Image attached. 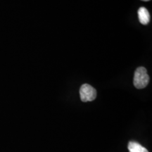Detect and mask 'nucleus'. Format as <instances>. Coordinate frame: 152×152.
Returning <instances> with one entry per match:
<instances>
[{
  "instance_id": "nucleus-1",
  "label": "nucleus",
  "mask_w": 152,
  "mask_h": 152,
  "mask_svg": "<svg viewBox=\"0 0 152 152\" xmlns=\"http://www.w3.org/2000/svg\"><path fill=\"white\" fill-rule=\"evenodd\" d=\"M149 82V76L144 67H139L136 69L134 75L133 84L137 89H143L147 86Z\"/></svg>"
},
{
  "instance_id": "nucleus-2",
  "label": "nucleus",
  "mask_w": 152,
  "mask_h": 152,
  "mask_svg": "<svg viewBox=\"0 0 152 152\" xmlns=\"http://www.w3.org/2000/svg\"><path fill=\"white\" fill-rule=\"evenodd\" d=\"M80 96L82 102H92L96 97V90L91 85L84 84L80 89Z\"/></svg>"
},
{
  "instance_id": "nucleus-3",
  "label": "nucleus",
  "mask_w": 152,
  "mask_h": 152,
  "mask_svg": "<svg viewBox=\"0 0 152 152\" xmlns=\"http://www.w3.org/2000/svg\"><path fill=\"white\" fill-rule=\"evenodd\" d=\"M138 18L142 25H147L150 21L149 12L145 7H140L137 11Z\"/></svg>"
},
{
  "instance_id": "nucleus-4",
  "label": "nucleus",
  "mask_w": 152,
  "mask_h": 152,
  "mask_svg": "<svg viewBox=\"0 0 152 152\" xmlns=\"http://www.w3.org/2000/svg\"><path fill=\"white\" fill-rule=\"evenodd\" d=\"M128 150L130 152H149L145 147H142L136 142H130L128 144Z\"/></svg>"
},
{
  "instance_id": "nucleus-5",
  "label": "nucleus",
  "mask_w": 152,
  "mask_h": 152,
  "mask_svg": "<svg viewBox=\"0 0 152 152\" xmlns=\"http://www.w3.org/2000/svg\"><path fill=\"white\" fill-rule=\"evenodd\" d=\"M142 1H149L150 0H142Z\"/></svg>"
}]
</instances>
